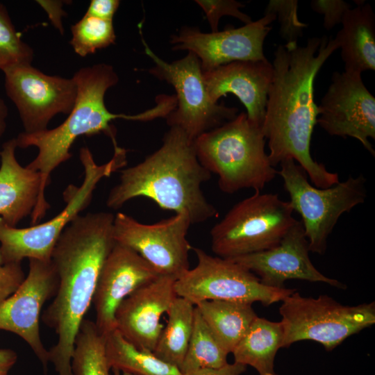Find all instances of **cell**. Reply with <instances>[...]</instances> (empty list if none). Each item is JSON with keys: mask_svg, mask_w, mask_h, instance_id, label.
Returning <instances> with one entry per match:
<instances>
[{"mask_svg": "<svg viewBox=\"0 0 375 375\" xmlns=\"http://www.w3.org/2000/svg\"><path fill=\"white\" fill-rule=\"evenodd\" d=\"M340 45L334 38L313 37L304 46L279 44L274 51L262 130L273 167L287 159L298 162L311 183L326 188L339 181L310 154V142L319 110L314 100L315 78Z\"/></svg>", "mask_w": 375, "mask_h": 375, "instance_id": "6da1fadb", "label": "cell"}, {"mask_svg": "<svg viewBox=\"0 0 375 375\" xmlns=\"http://www.w3.org/2000/svg\"><path fill=\"white\" fill-rule=\"evenodd\" d=\"M114 215H78L60 235L51 262L58 278L53 299L41 315L57 335L49 360L58 375H72L71 360L81 322L92 300L103 263L115 244Z\"/></svg>", "mask_w": 375, "mask_h": 375, "instance_id": "7a4b0ae2", "label": "cell"}, {"mask_svg": "<svg viewBox=\"0 0 375 375\" xmlns=\"http://www.w3.org/2000/svg\"><path fill=\"white\" fill-rule=\"evenodd\" d=\"M210 178L211 173L198 159L194 140L178 127L170 126L158 150L140 163L121 171L106 205L116 210L132 199L143 197L164 210L185 213L192 224L201 223L218 215L201 190Z\"/></svg>", "mask_w": 375, "mask_h": 375, "instance_id": "3957f363", "label": "cell"}, {"mask_svg": "<svg viewBox=\"0 0 375 375\" xmlns=\"http://www.w3.org/2000/svg\"><path fill=\"white\" fill-rule=\"evenodd\" d=\"M72 78L77 85V97L66 119L54 128L35 133L22 132L15 138L17 147L38 149L37 156L26 167L40 172L41 193L44 197L51 172L71 158L70 149L78 138L103 133L115 142V130L111 122L130 118V115L112 113L106 106V91L119 81L111 65L99 63L82 67Z\"/></svg>", "mask_w": 375, "mask_h": 375, "instance_id": "277c9868", "label": "cell"}, {"mask_svg": "<svg viewBox=\"0 0 375 375\" xmlns=\"http://www.w3.org/2000/svg\"><path fill=\"white\" fill-rule=\"evenodd\" d=\"M265 144L262 126L246 112L194 140L199 162L218 176L219 188L227 194L242 189L260 192L278 174Z\"/></svg>", "mask_w": 375, "mask_h": 375, "instance_id": "5b68a950", "label": "cell"}, {"mask_svg": "<svg viewBox=\"0 0 375 375\" xmlns=\"http://www.w3.org/2000/svg\"><path fill=\"white\" fill-rule=\"evenodd\" d=\"M79 158L84 169L80 186L69 185L63 193L65 208L46 222L26 228L7 224L0 217V255L4 263H21L24 258L50 261L54 247L67 226L90 204L97 184L124 167L126 150L114 145L112 158L97 165L87 147L81 148Z\"/></svg>", "mask_w": 375, "mask_h": 375, "instance_id": "8992f818", "label": "cell"}, {"mask_svg": "<svg viewBox=\"0 0 375 375\" xmlns=\"http://www.w3.org/2000/svg\"><path fill=\"white\" fill-rule=\"evenodd\" d=\"M290 201L256 192L236 203L210 231L212 251L234 258L276 246L297 222Z\"/></svg>", "mask_w": 375, "mask_h": 375, "instance_id": "52a82bcc", "label": "cell"}, {"mask_svg": "<svg viewBox=\"0 0 375 375\" xmlns=\"http://www.w3.org/2000/svg\"><path fill=\"white\" fill-rule=\"evenodd\" d=\"M279 165L278 174L283 179L293 210L301 217L309 250L322 255L340 216L365 202L366 179L362 174L349 176L329 188H319L308 181L305 172L294 160L287 159Z\"/></svg>", "mask_w": 375, "mask_h": 375, "instance_id": "ba28073f", "label": "cell"}, {"mask_svg": "<svg viewBox=\"0 0 375 375\" xmlns=\"http://www.w3.org/2000/svg\"><path fill=\"white\" fill-rule=\"evenodd\" d=\"M283 328L282 348L312 340L331 351L347 338L375 323V303L347 306L326 294L305 297L295 291L279 307Z\"/></svg>", "mask_w": 375, "mask_h": 375, "instance_id": "9c48e42d", "label": "cell"}, {"mask_svg": "<svg viewBox=\"0 0 375 375\" xmlns=\"http://www.w3.org/2000/svg\"><path fill=\"white\" fill-rule=\"evenodd\" d=\"M145 53L154 67L149 72L165 81L175 89L176 106L166 118L169 126H176L192 140L233 119L238 109L215 103L210 99L199 59L193 53L167 62L159 58L142 39Z\"/></svg>", "mask_w": 375, "mask_h": 375, "instance_id": "30bf717a", "label": "cell"}, {"mask_svg": "<svg viewBox=\"0 0 375 375\" xmlns=\"http://www.w3.org/2000/svg\"><path fill=\"white\" fill-rule=\"evenodd\" d=\"M197 263L174 282L177 297L192 304L207 300L260 302L268 306L282 301L295 289L273 288L242 265L228 258L212 256L200 248H192Z\"/></svg>", "mask_w": 375, "mask_h": 375, "instance_id": "8fae6325", "label": "cell"}, {"mask_svg": "<svg viewBox=\"0 0 375 375\" xmlns=\"http://www.w3.org/2000/svg\"><path fill=\"white\" fill-rule=\"evenodd\" d=\"M191 224L185 213H176L169 219L146 224L117 212L112 233L116 242L133 249L160 274L177 279L190 269L189 252L192 247L186 236Z\"/></svg>", "mask_w": 375, "mask_h": 375, "instance_id": "7c38bea8", "label": "cell"}, {"mask_svg": "<svg viewBox=\"0 0 375 375\" xmlns=\"http://www.w3.org/2000/svg\"><path fill=\"white\" fill-rule=\"evenodd\" d=\"M3 73L6 93L17 108L25 133L47 129L53 117L68 115L75 104L77 85L72 77L48 75L31 65Z\"/></svg>", "mask_w": 375, "mask_h": 375, "instance_id": "4fadbf2b", "label": "cell"}, {"mask_svg": "<svg viewBox=\"0 0 375 375\" xmlns=\"http://www.w3.org/2000/svg\"><path fill=\"white\" fill-rule=\"evenodd\" d=\"M317 124L331 135L358 140L373 156L369 138L375 139V97L361 74L335 72L317 106Z\"/></svg>", "mask_w": 375, "mask_h": 375, "instance_id": "5bb4252c", "label": "cell"}, {"mask_svg": "<svg viewBox=\"0 0 375 375\" xmlns=\"http://www.w3.org/2000/svg\"><path fill=\"white\" fill-rule=\"evenodd\" d=\"M58 285L56 270L50 261L28 259V272L17 290L0 302V330L23 339L46 373L49 350L40 334V319L44 303L54 297Z\"/></svg>", "mask_w": 375, "mask_h": 375, "instance_id": "9a60e30c", "label": "cell"}, {"mask_svg": "<svg viewBox=\"0 0 375 375\" xmlns=\"http://www.w3.org/2000/svg\"><path fill=\"white\" fill-rule=\"evenodd\" d=\"M276 19L272 13L257 21L235 28L202 33L199 28L184 26L172 36L174 50H188L199 59L203 72L237 61L265 60L264 41Z\"/></svg>", "mask_w": 375, "mask_h": 375, "instance_id": "2e32d148", "label": "cell"}, {"mask_svg": "<svg viewBox=\"0 0 375 375\" xmlns=\"http://www.w3.org/2000/svg\"><path fill=\"white\" fill-rule=\"evenodd\" d=\"M309 252L303 224L297 220L276 246L230 259L256 274L262 284L270 288H284L287 280L299 279L345 289L342 283L327 277L314 266Z\"/></svg>", "mask_w": 375, "mask_h": 375, "instance_id": "e0dca14e", "label": "cell"}, {"mask_svg": "<svg viewBox=\"0 0 375 375\" xmlns=\"http://www.w3.org/2000/svg\"><path fill=\"white\" fill-rule=\"evenodd\" d=\"M159 275L136 251L115 242L102 267L92 300L99 333L107 336L116 329L115 315L120 303Z\"/></svg>", "mask_w": 375, "mask_h": 375, "instance_id": "ac0fdd59", "label": "cell"}, {"mask_svg": "<svg viewBox=\"0 0 375 375\" xmlns=\"http://www.w3.org/2000/svg\"><path fill=\"white\" fill-rule=\"evenodd\" d=\"M176 280L160 274L139 287L117 308L116 329L138 349L153 353L164 328L161 317L177 297L174 287Z\"/></svg>", "mask_w": 375, "mask_h": 375, "instance_id": "d6986e66", "label": "cell"}, {"mask_svg": "<svg viewBox=\"0 0 375 375\" xmlns=\"http://www.w3.org/2000/svg\"><path fill=\"white\" fill-rule=\"evenodd\" d=\"M17 148L15 138L5 142L0 151V217L17 227L31 215L33 226L44 217L49 205L41 193L40 172L19 164Z\"/></svg>", "mask_w": 375, "mask_h": 375, "instance_id": "ffe728a7", "label": "cell"}, {"mask_svg": "<svg viewBox=\"0 0 375 375\" xmlns=\"http://www.w3.org/2000/svg\"><path fill=\"white\" fill-rule=\"evenodd\" d=\"M274 74L267 59L237 61L203 72L208 93L212 101L227 94L235 95L247 109L249 120L262 126L269 86Z\"/></svg>", "mask_w": 375, "mask_h": 375, "instance_id": "44dd1931", "label": "cell"}, {"mask_svg": "<svg viewBox=\"0 0 375 375\" xmlns=\"http://www.w3.org/2000/svg\"><path fill=\"white\" fill-rule=\"evenodd\" d=\"M344 14L335 39L341 49L344 72L361 74L375 70V15L371 5L355 1Z\"/></svg>", "mask_w": 375, "mask_h": 375, "instance_id": "7402d4cb", "label": "cell"}, {"mask_svg": "<svg viewBox=\"0 0 375 375\" xmlns=\"http://www.w3.org/2000/svg\"><path fill=\"white\" fill-rule=\"evenodd\" d=\"M283 339L281 322L257 316L231 353L234 362L252 367L259 375H278L274 360Z\"/></svg>", "mask_w": 375, "mask_h": 375, "instance_id": "603a6c76", "label": "cell"}, {"mask_svg": "<svg viewBox=\"0 0 375 375\" xmlns=\"http://www.w3.org/2000/svg\"><path fill=\"white\" fill-rule=\"evenodd\" d=\"M195 307L222 347L231 353L257 317L252 304L207 300Z\"/></svg>", "mask_w": 375, "mask_h": 375, "instance_id": "cb8c5ba5", "label": "cell"}, {"mask_svg": "<svg viewBox=\"0 0 375 375\" xmlns=\"http://www.w3.org/2000/svg\"><path fill=\"white\" fill-rule=\"evenodd\" d=\"M194 305L184 298L176 297L167 312L168 319L153 353L165 362L179 369L184 360L191 338Z\"/></svg>", "mask_w": 375, "mask_h": 375, "instance_id": "d4e9b609", "label": "cell"}, {"mask_svg": "<svg viewBox=\"0 0 375 375\" xmlns=\"http://www.w3.org/2000/svg\"><path fill=\"white\" fill-rule=\"evenodd\" d=\"M106 353L112 369L133 375H183L178 368L163 362L152 352L135 347L117 329L106 336Z\"/></svg>", "mask_w": 375, "mask_h": 375, "instance_id": "484cf974", "label": "cell"}, {"mask_svg": "<svg viewBox=\"0 0 375 375\" xmlns=\"http://www.w3.org/2000/svg\"><path fill=\"white\" fill-rule=\"evenodd\" d=\"M106 341V336L99 333L94 322L83 320L74 344L72 375H110Z\"/></svg>", "mask_w": 375, "mask_h": 375, "instance_id": "4316f807", "label": "cell"}, {"mask_svg": "<svg viewBox=\"0 0 375 375\" xmlns=\"http://www.w3.org/2000/svg\"><path fill=\"white\" fill-rule=\"evenodd\" d=\"M228 354L195 307L192 333L180 369L181 373L185 374L199 369L222 367L228 363Z\"/></svg>", "mask_w": 375, "mask_h": 375, "instance_id": "83f0119b", "label": "cell"}, {"mask_svg": "<svg viewBox=\"0 0 375 375\" xmlns=\"http://www.w3.org/2000/svg\"><path fill=\"white\" fill-rule=\"evenodd\" d=\"M69 41L74 52L81 57L106 48L115 42L112 21L84 16L71 26Z\"/></svg>", "mask_w": 375, "mask_h": 375, "instance_id": "f1b7e54d", "label": "cell"}, {"mask_svg": "<svg viewBox=\"0 0 375 375\" xmlns=\"http://www.w3.org/2000/svg\"><path fill=\"white\" fill-rule=\"evenodd\" d=\"M33 50L17 31L8 9L0 2V69L31 65Z\"/></svg>", "mask_w": 375, "mask_h": 375, "instance_id": "f546056e", "label": "cell"}, {"mask_svg": "<svg viewBox=\"0 0 375 375\" xmlns=\"http://www.w3.org/2000/svg\"><path fill=\"white\" fill-rule=\"evenodd\" d=\"M297 10V0H270L265 8V14H274L278 19L280 35L286 44L297 43L298 38L303 35V28L308 26L299 20Z\"/></svg>", "mask_w": 375, "mask_h": 375, "instance_id": "4dcf8cb0", "label": "cell"}, {"mask_svg": "<svg viewBox=\"0 0 375 375\" xmlns=\"http://www.w3.org/2000/svg\"><path fill=\"white\" fill-rule=\"evenodd\" d=\"M195 2L205 12L212 32L218 31V24L223 16L234 17L245 24L253 21L247 14L240 10L244 5L234 0H197Z\"/></svg>", "mask_w": 375, "mask_h": 375, "instance_id": "1f68e13d", "label": "cell"}, {"mask_svg": "<svg viewBox=\"0 0 375 375\" xmlns=\"http://www.w3.org/2000/svg\"><path fill=\"white\" fill-rule=\"evenodd\" d=\"M310 7L315 12L324 15L323 26L328 31L342 22L351 5L342 0H312Z\"/></svg>", "mask_w": 375, "mask_h": 375, "instance_id": "d6a6232c", "label": "cell"}, {"mask_svg": "<svg viewBox=\"0 0 375 375\" xmlns=\"http://www.w3.org/2000/svg\"><path fill=\"white\" fill-rule=\"evenodd\" d=\"M25 278L21 263H4L0 255V302L12 294Z\"/></svg>", "mask_w": 375, "mask_h": 375, "instance_id": "836d02e7", "label": "cell"}, {"mask_svg": "<svg viewBox=\"0 0 375 375\" xmlns=\"http://www.w3.org/2000/svg\"><path fill=\"white\" fill-rule=\"evenodd\" d=\"M119 4L118 0H92L85 15L112 21Z\"/></svg>", "mask_w": 375, "mask_h": 375, "instance_id": "e575fe53", "label": "cell"}, {"mask_svg": "<svg viewBox=\"0 0 375 375\" xmlns=\"http://www.w3.org/2000/svg\"><path fill=\"white\" fill-rule=\"evenodd\" d=\"M247 370V366L235 362L227 363L218 368L199 369L183 375H242Z\"/></svg>", "mask_w": 375, "mask_h": 375, "instance_id": "d590c367", "label": "cell"}, {"mask_svg": "<svg viewBox=\"0 0 375 375\" xmlns=\"http://www.w3.org/2000/svg\"><path fill=\"white\" fill-rule=\"evenodd\" d=\"M48 14L53 25L63 33L64 29L61 21V17L66 15L62 7L64 5L63 1H36Z\"/></svg>", "mask_w": 375, "mask_h": 375, "instance_id": "8d00e7d4", "label": "cell"}, {"mask_svg": "<svg viewBox=\"0 0 375 375\" xmlns=\"http://www.w3.org/2000/svg\"><path fill=\"white\" fill-rule=\"evenodd\" d=\"M17 360V353L10 349H0V373L8 374Z\"/></svg>", "mask_w": 375, "mask_h": 375, "instance_id": "74e56055", "label": "cell"}, {"mask_svg": "<svg viewBox=\"0 0 375 375\" xmlns=\"http://www.w3.org/2000/svg\"><path fill=\"white\" fill-rule=\"evenodd\" d=\"M8 108L5 101L0 97V142L7 127L6 119ZM1 151V149H0Z\"/></svg>", "mask_w": 375, "mask_h": 375, "instance_id": "f35d334b", "label": "cell"}, {"mask_svg": "<svg viewBox=\"0 0 375 375\" xmlns=\"http://www.w3.org/2000/svg\"><path fill=\"white\" fill-rule=\"evenodd\" d=\"M112 370H113V375H133V374L124 372H120L116 369H112Z\"/></svg>", "mask_w": 375, "mask_h": 375, "instance_id": "ab89813d", "label": "cell"}, {"mask_svg": "<svg viewBox=\"0 0 375 375\" xmlns=\"http://www.w3.org/2000/svg\"><path fill=\"white\" fill-rule=\"evenodd\" d=\"M0 375H8V374H6V373H0Z\"/></svg>", "mask_w": 375, "mask_h": 375, "instance_id": "60d3db41", "label": "cell"}]
</instances>
